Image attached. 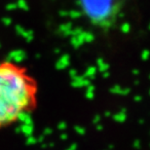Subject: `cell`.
Instances as JSON below:
<instances>
[{"mask_svg": "<svg viewBox=\"0 0 150 150\" xmlns=\"http://www.w3.org/2000/svg\"><path fill=\"white\" fill-rule=\"evenodd\" d=\"M39 84L23 64L0 61V130L9 128L38 105Z\"/></svg>", "mask_w": 150, "mask_h": 150, "instance_id": "1", "label": "cell"}, {"mask_svg": "<svg viewBox=\"0 0 150 150\" xmlns=\"http://www.w3.org/2000/svg\"><path fill=\"white\" fill-rule=\"evenodd\" d=\"M82 3L84 10L88 11V13L98 17L100 14H103L106 11V7L111 6L113 0H80Z\"/></svg>", "mask_w": 150, "mask_h": 150, "instance_id": "2", "label": "cell"}]
</instances>
